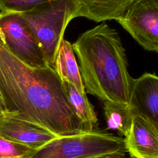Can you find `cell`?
Returning a JSON list of instances; mask_svg holds the SVG:
<instances>
[{"label":"cell","instance_id":"12","mask_svg":"<svg viewBox=\"0 0 158 158\" xmlns=\"http://www.w3.org/2000/svg\"><path fill=\"white\" fill-rule=\"evenodd\" d=\"M62 83L69 102L81 123L83 131L96 130L98 117L88 99L86 93L79 92L73 85L67 81H62Z\"/></svg>","mask_w":158,"mask_h":158},{"label":"cell","instance_id":"2","mask_svg":"<svg viewBox=\"0 0 158 158\" xmlns=\"http://www.w3.org/2000/svg\"><path fill=\"white\" fill-rule=\"evenodd\" d=\"M86 92L102 102L129 106L134 82L117 31L102 22L72 44Z\"/></svg>","mask_w":158,"mask_h":158},{"label":"cell","instance_id":"13","mask_svg":"<svg viewBox=\"0 0 158 158\" xmlns=\"http://www.w3.org/2000/svg\"><path fill=\"white\" fill-rule=\"evenodd\" d=\"M103 110L107 127L116 130L120 134L128 136L132 123L133 112L129 106L105 102Z\"/></svg>","mask_w":158,"mask_h":158},{"label":"cell","instance_id":"5","mask_svg":"<svg viewBox=\"0 0 158 158\" xmlns=\"http://www.w3.org/2000/svg\"><path fill=\"white\" fill-rule=\"evenodd\" d=\"M0 38L17 57L28 66L42 68L48 65L20 13L0 12Z\"/></svg>","mask_w":158,"mask_h":158},{"label":"cell","instance_id":"4","mask_svg":"<svg viewBox=\"0 0 158 158\" xmlns=\"http://www.w3.org/2000/svg\"><path fill=\"white\" fill-rule=\"evenodd\" d=\"M126 152L124 138L94 130L57 136L35 149L26 158H87Z\"/></svg>","mask_w":158,"mask_h":158},{"label":"cell","instance_id":"1","mask_svg":"<svg viewBox=\"0 0 158 158\" xmlns=\"http://www.w3.org/2000/svg\"><path fill=\"white\" fill-rule=\"evenodd\" d=\"M0 92L14 115L41 125L57 136L85 132L54 69L28 66L1 38Z\"/></svg>","mask_w":158,"mask_h":158},{"label":"cell","instance_id":"7","mask_svg":"<svg viewBox=\"0 0 158 158\" xmlns=\"http://www.w3.org/2000/svg\"><path fill=\"white\" fill-rule=\"evenodd\" d=\"M125 139L127 152L133 158H158V126L143 114L133 113Z\"/></svg>","mask_w":158,"mask_h":158},{"label":"cell","instance_id":"6","mask_svg":"<svg viewBox=\"0 0 158 158\" xmlns=\"http://www.w3.org/2000/svg\"><path fill=\"white\" fill-rule=\"evenodd\" d=\"M116 21L143 48L158 53V0H136Z\"/></svg>","mask_w":158,"mask_h":158},{"label":"cell","instance_id":"14","mask_svg":"<svg viewBox=\"0 0 158 158\" xmlns=\"http://www.w3.org/2000/svg\"><path fill=\"white\" fill-rule=\"evenodd\" d=\"M35 149L0 135V158H26Z\"/></svg>","mask_w":158,"mask_h":158},{"label":"cell","instance_id":"17","mask_svg":"<svg viewBox=\"0 0 158 158\" xmlns=\"http://www.w3.org/2000/svg\"><path fill=\"white\" fill-rule=\"evenodd\" d=\"M87 158H127L125 157V154L122 153H112L107 154H101Z\"/></svg>","mask_w":158,"mask_h":158},{"label":"cell","instance_id":"10","mask_svg":"<svg viewBox=\"0 0 158 158\" xmlns=\"http://www.w3.org/2000/svg\"><path fill=\"white\" fill-rule=\"evenodd\" d=\"M136 0H74V18L85 17L95 22L117 20Z\"/></svg>","mask_w":158,"mask_h":158},{"label":"cell","instance_id":"8","mask_svg":"<svg viewBox=\"0 0 158 158\" xmlns=\"http://www.w3.org/2000/svg\"><path fill=\"white\" fill-rule=\"evenodd\" d=\"M0 135L36 149L57 137L46 128L16 115L0 118Z\"/></svg>","mask_w":158,"mask_h":158},{"label":"cell","instance_id":"11","mask_svg":"<svg viewBox=\"0 0 158 158\" xmlns=\"http://www.w3.org/2000/svg\"><path fill=\"white\" fill-rule=\"evenodd\" d=\"M72 44L63 40L55 58L53 68L61 81H67L80 93H86Z\"/></svg>","mask_w":158,"mask_h":158},{"label":"cell","instance_id":"3","mask_svg":"<svg viewBox=\"0 0 158 158\" xmlns=\"http://www.w3.org/2000/svg\"><path fill=\"white\" fill-rule=\"evenodd\" d=\"M74 0H56L20 13L35 37L47 64L54 67L64 34L74 18Z\"/></svg>","mask_w":158,"mask_h":158},{"label":"cell","instance_id":"15","mask_svg":"<svg viewBox=\"0 0 158 158\" xmlns=\"http://www.w3.org/2000/svg\"><path fill=\"white\" fill-rule=\"evenodd\" d=\"M53 1L56 0H0V10L22 13Z\"/></svg>","mask_w":158,"mask_h":158},{"label":"cell","instance_id":"9","mask_svg":"<svg viewBox=\"0 0 158 158\" xmlns=\"http://www.w3.org/2000/svg\"><path fill=\"white\" fill-rule=\"evenodd\" d=\"M129 106L133 113L144 115L158 126V76L145 73L134 79Z\"/></svg>","mask_w":158,"mask_h":158},{"label":"cell","instance_id":"16","mask_svg":"<svg viewBox=\"0 0 158 158\" xmlns=\"http://www.w3.org/2000/svg\"><path fill=\"white\" fill-rule=\"evenodd\" d=\"M8 115H13V114L7 109L3 96L0 92V118Z\"/></svg>","mask_w":158,"mask_h":158}]
</instances>
